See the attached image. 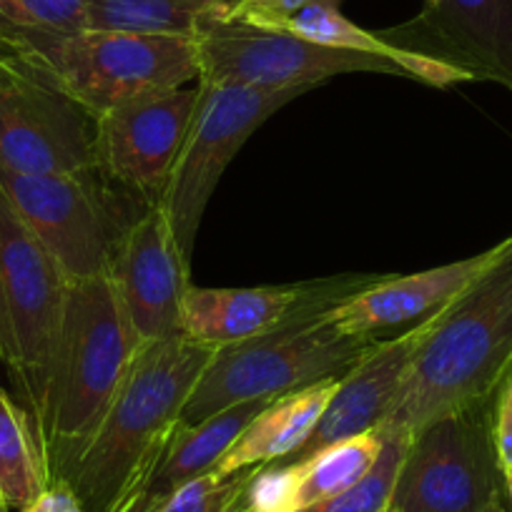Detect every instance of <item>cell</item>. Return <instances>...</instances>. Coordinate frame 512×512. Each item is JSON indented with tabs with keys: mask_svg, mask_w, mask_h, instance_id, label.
Segmentation results:
<instances>
[{
	"mask_svg": "<svg viewBox=\"0 0 512 512\" xmlns=\"http://www.w3.org/2000/svg\"><path fill=\"white\" fill-rule=\"evenodd\" d=\"M492 432H495V447L505 470L512 467V364L505 379L500 382L492 402Z\"/></svg>",
	"mask_w": 512,
	"mask_h": 512,
	"instance_id": "cell-28",
	"label": "cell"
},
{
	"mask_svg": "<svg viewBox=\"0 0 512 512\" xmlns=\"http://www.w3.org/2000/svg\"><path fill=\"white\" fill-rule=\"evenodd\" d=\"M86 0H0V28L16 33H76Z\"/></svg>",
	"mask_w": 512,
	"mask_h": 512,
	"instance_id": "cell-26",
	"label": "cell"
},
{
	"mask_svg": "<svg viewBox=\"0 0 512 512\" xmlns=\"http://www.w3.org/2000/svg\"><path fill=\"white\" fill-rule=\"evenodd\" d=\"M98 118L23 41L0 31V169L66 176L98 169Z\"/></svg>",
	"mask_w": 512,
	"mask_h": 512,
	"instance_id": "cell-7",
	"label": "cell"
},
{
	"mask_svg": "<svg viewBox=\"0 0 512 512\" xmlns=\"http://www.w3.org/2000/svg\"><path fill=\"white\" fill-rule=\"evenodd\" d=\"M492 402L495 397L412 432L390 512H507Z\"/></svg>",
	"mask_w": 512,
	"mask_h": 512,
	"instance_id": "cell-9",
	"label": "cell"
},
{
	"mask_svg": "<svg viewBox=\"0 0 512 512\" xmlns=\"http://www.w3.org/2000/svg\"><path fill=\"white\" fill-rule=\"evenodd\" d=\"M337 384L339 379H324V382L287 392L269 402L226 450V455L216 465V472L231 475L249 467L282 465L289 457L297 455L317 427L319 417L327 410L329 400L337 392Z\"/></svg>",
	"mask_w": 512,
	"mask_h": 512,
	"instance_id": "cell-20",
	"label": "cell"
},
{
	"mask_svg": "<svg viewBox=\"0 0 512 512\" xmlns=\"http://www.w3.org/2000/svg\"><path fill=\"white\" fill-rule=\"evenodd\" d=\"M382 452V435L364 432L287 465L256 472L246 492L249 512H302L362 480Z\"/></svg>",
	"mask_w": 512,
	"mask_h": 512,
	"instance_id": "cell-18",
	"label": "cell"
},
{
	"mask_svg": "<svg viewBox=\"0 0 512 512\" xmlns=\"http://www.w3.org/2000/svg\"><path fill=\"white\" fill-rule=\"evenodd\" d=\"M384 41L512 91V0H430Z\"/></svg>",
	"mask_w": 512,
	"mask_h": 512,
	"instance_id": "cell-14",
	"label": "cell"
},
{
	"mask_svg": "<svg viewBox=\"0 0 512 512\" xmlns=\"http://www.w3.org/2000/svg\"><path fill=\"white\" fill-rule=\"evenodd\" d=\"M199 81L231 86L274 88L309 93L324 81L347 73L402 76L400 66L367 53L319 46L282 28L251 26L244 21H209L194 36ZM405 78V76H402Z\"/></svg>",
	"mask_w": 512,
	"mask_h": 512,
	"instance_id": "cell-11",
	"label": "cell"
},
{
	"mask_svg": "<svg viewBox=\"0 0 512 512\" xmlns=\"http://www.w3.org/2000/svg\"><path fill=\"white\" fill-rule=\"evenodd\" d=\"M111 279L141 342H159L184 334L191 262L176 244L161 204L151 206L128 231L113 262Z\"/></svg>",
	"mask_w": 512,
	"mask_h": 512,
	"instance_id": "cell-15",
	"label": "cell"
},
{
	"mask_svg": "<svg viewBox=\"0 0 512 512\" xmlns=\"http://www.w3.org/2000/svg\"><path fill=\"white\" fill-rule=\"evenodd\" d=\"M427 319L417 322L400 337L377 339L367 349V354L339 379L337 392L329 400L324 415L319 417L309 440L287 462L304 460V457H312L314 452L324 450V447L377 430L387 420L407 367L412 362V354H415L417 344L427 329ZM287 462H282V465H287Z\"/></svg>",
	"mask_w": 512,
	"mask_h": 512,
	"instance_id": "cell-16",
	"label": "cell"
},
{
	"mask_svg": "<svg viewBox=\"0 0 512 512\" xmlns=\"http://www.w3.org/2000/svg\"><path fill=\"white\" fill-rule=\"evenodd\" d=\"M216 347L186 334L146 342L66 485L83 512H121L166 445Z\"/></svg>",
	"mask_w": 512,
	"mask_h": 512,
	"instance_id": "cell-2",
	"label": "cell"
},
{
	"mask_svg": "<svg viewBox=\"0 0 512 512\" xmlns=\"http://www.w3.org/2000/svg\"><path fill=\"white\" fill-rule=\"evenodd\" d=\"M236 0H86V28L93 31L166 33L194 38L209 21L229 18Z\"/></svg>",
	"mask_w": 512,
	"mask_h": 512,
	"instance_id": "cell-22",
	"label": "cell"
},
{
	"mask_svg": "<svg viewBox=\"0 0 512 512\" xmlns=\"http://www.w3.org/2000/svg\"><path fill=\"white\" fill-rule=\"evenodd\" d=\"M407 445L410 437L382 435V452L362 480L302 512H387Z\"/></svg>",
	"mask_w": 512,
	"mask_h": 512,
	"instance_id": "cell-24",
	"label": "cell"
},
{
	"mask_svg": "<svg viewBox=\"0 0 512 512\" xmlns=\"http://www.w3.org/2000/svg\"><path fill=\"white\" fill-rule=\"evenodd\" d=\"M512 364V234L480 277L427 329L379 435L412 437L420 427L492 400Z\"/></svg>",
	"mask_w": 512,
	"mask_h": 512,
	"instance_id": "cell-1",
	"label": "cell"
},
{
	"mask_svg": "<svg viewBox=\"0 0 512 512\" xmlns=\"http://www.w3.org/2000/svg\"><path fill=\"white\" fill-rule=\"evenodd\" d=\"M342 0H312L307 8L297 13L282 31L302 36L307 41L319 43V46L342 48V51L367 53V56L387 58L395 66H400L402 76L420 81L432 88H450L457 83L472 81L465 71L450 66V63L435 61V58L420 56V53H410L405 48L392 46L390 41H384L379 33L359 28L357 23L349 21L339 8Z\"/></svg>",
	"mask_w": 512,
	"mask_h": 512,
	"instance_id": "cell-21",
	"label": "cell"
},
{
	"mask_svg": "<svg viewBox=\"0 0 512 512\" xmlns=\"http://www.w3.org/2000/svg\"><path fill=\"white\" fill-rule=\"evenodd\" d=\"M259 470L262 467H249V470L231 472V475L211 470L199 480L181 487L154 512H241L246 505L251 480Z\"/></svg>",
	"mask_w": 512,
	"mask_h": 512,
	"instance_id": "cell-25",
	"label": "cell"
},
{
	"mask_svg": "<svg viewBox=\"0 0 512 512\" xmlns=\"http://www.w3.org/2000/svg\"><path fill=\"white\" fill-rule=\"evenodd\" d=\"M6 31V28H0ZM63 88L93 116L199 81L194 38L166 33H16Z\"/></svg>",
	"mask_w": 512,
	"mask_h": 512,
	"instance_id": "cell-6",
	"label": "cell"
},
{
	"mask_svg": "<svg viewBox=\"0 0 512 512\" xmlns=\"http://www.w3.org/2000/svg\"><path fill=\"white\" fill-rule=\"evenodd\" d=\"M384 274H342L269 287H196L184 302V334L221 349L274 332L302 319L322 317L379 282Z\"/></svg>",
	"mask_w": 512,
	"mask_h": 512,
	"instance_id": "cell-13",
	"label": "cell"
},
{
	"mask_svg": "<svg viewBox=\"0 0 512 512\" xmlns=\"http://www.w3.org/2000/svg\"><path fill=\"white\" fill-rule=\"evenodd\" d=\"M312 0H236L231 21H244L262 28H284Z\"/></svg>",
	"mask_w": 512,
	"mask_h": 512,
	"instance_id": "cell-27",
	"label": "cell"
},
{
	"mask_svg": "<svg viewBox=\"0 0 512 512\" xmlns=\"http://www.w3.org/2000/svg\"><path fill=\"white\" fill-rule=\"evenodd\" d=\"M241 512H249V507H246V505H244V510H241Z\"/></svg>",
	"mask_w": 512,
	"mask_h": 512,
	"instance_id": "cell-31",
	"label": "cell"
},
{
	"mask_svg": "<svg viewBox=\"0 0 512 512\" xmlns=\"http://www.w3.org/2000/svg\"><path fill=\"white\" fill-rule=\"evenodd\" d=\"M141 347L111 277L68 284L46 400L36 420L51 485L86 450Z\"/></svg>",
	"mask_w": 512,
	"mask_h": 512,
	"instance_id": "cell-3",
	"label": "cell"
},
{
	"mask_svg": "<svg viewBox=\"0 0 512 512\" xmlns=\"http://www.w3.org/2000/svg\"><path fill=\"white\" fill-rule=\"evenodd\" d=\"M495 254L497 244L480 254L427 272L405 274V277L384 274L372 287L324 314V319L339 332L364 334V337H374L400 324L422 322L445 309L457 294L465 292L480 277L482 269L495 259Z\"/></svg>",
	"mask_w": 512,
	"mask_h": 512,
	"instance_id": "cell-17",
	"label": "cell"
},
{
	"mask_svg": "<svg viewBox=\"0 0 512 512\" xmlns=\"http://www.w3.org/2000/svg\"><path fill=\"white\" fill-rule=\"evenodd\" d=\"M199 103V83L123 103L98 116V169L146 206L169 189Z\"/></svg>",
	"mask_w": 512,
	"mask_h": 512,
	"instance_id": "cell-12",
	"label": "cell"
},
{
	"mask_svg": "<svg viewBox=\"0 0 512 512\" xmlns=\"http://www.w3.org/2000/svg\"><path fill=\"white\" fill-rule=\"evenodd\" d=\"M269 402L272 400L241 402V405L226 407V410L194 422V425L179 420L166 445L161 447L151 470L136 485L121 512H154L161 502L176 495L181 487L199 480L206 472L216 470V465L226 455V450L234 445L236 437Z\"/></svg>",
	"mask_w": 512,
	"mask_h": 512,
	"instance_id": "cell-19",
	"label": "cell"
},
{
	"mask_svg": "<svg viewBox=\"0 0 512 512\" xmlns=\"http://www.w3.org/2000/svg\"><path fill=\"white\" fill-rule=\"evenodd\" d=\"M374 342L377 337L339 332L322 314L216 349L181 420L194 425L241 402L277 400L324 379H342Z\"/></svg>",
	"mask_w": 512,
	"mask_h": 512,
	"instance_id": "cell-5",
	"label": "cell"
},
{
	"mask_svg": "<svg viewBox=\"0 0 512 512\" xmlns=\"http://www.w3.org/2000/svg\"><path fill=\"white\" fill-rule=\"evenodd\" d=\"M48 485L51 477L36 422L21 402L0 387V500L23 512Z\"/></svg>",
	"mask_w": 512,
	"mask_h": 512,
	"instance_id": "cell-23",
	"label": "cell"
},
{
	"mask_svg": "<svg viewBox=\"0 0 512 512\" xmlns=\"http://www.w3.org/2000/svg\"><path fill=\"white\" fill-rule=\"evenodd\" d=\"M505 485H507V497H510L512 502V467L510 470H505Z\"/></svg>",
	"mask_w": 512,
	"mask_h": 512,
	"instance_id": "cell-29",
	"label": "cell"
},
{
	"mask_svg": "<svg viewBox=\"0 0 512 512\" xmlns=\"http://www.w3.org/2000/svg\"><path fill=\"white\" fill-rule=\"evenodd\" d=\"M66 292L61 267L0 189V359L33 422L46 400Z\"/></svg>",
	"mask_w": 512,
	"mask_h": 512,
	"instance_id": "cell-8",
	"label": "cell"
},
{
	"mask_svg": "<svg viewBox=\"0 0 512 512\" xmlns=\"http://www.w3.org/2000/svg\"><path fill=\"white\" fill-rule=\"evenodd\" d=\"M425 3H430V0H425Z\"/></svg>",
	"mask_w": 512,
	"mask_h": 512,
	"instance_id": "cell-32",
	"label": "cell"
},
{
	"mask_svg": "<svg viewBox=\"0 0 512 512\" xmlns=\"http://www.w3.org/2000/svg\"><path fill=\"white\" fill-rule=\"evenodd\" d=\"M0 512H11V507H8L3 500H0Z\"/></svg>",
	"mask_w": 512,
	"mask_h": 512,
	"instance_id": "cell-30",
	"label": "cell"
},
{
	"mask_svg": "<svg viewBox=\"0 0 512 512\" xmlns=\"http://www.w3.org/2000/svg\"><path fill=\"white\" fill-rule=\"evenodd\" d=\"M387 512H390V510H387Z\"/></svg>",
	"mask_w": 512,
	"mask_h": 512,
	"instance_id": "cell-33",
	"label": "cell"
},
{
	"mask_svg": "<svg viewBox=\"0 0 512 512\" xmlns=\"http://www.w3.org/2000/svg\"><path fill=\"white\" fill-rule=\"evenodd\" d=\"M0 189L68 284L111 277L128 231L151 209L101 169L26 176L0 169Z\"/></svg>",
	"mask_w": 512,
	"mask_h": 512,
	"instance_id": "cell-4",
	"label": "cell"
},
{
	"mask_svg": "<svg viewBox=\"0 0 512 512\" xmlns=\"http://www.w3.org/2000/svg\"><path fill=\"white\" fill-rule=\"evenodd\" d=\"M199 83V103L189 136L181 149L169 189L161 199L176 244L191 262L201 221L209 201L241 146L269 116L282 111L304 91L231 86V83Z\"/></svg>",
	"mask_w": 512,
	"mask_h": 512,
	"instance_id": "cell-10",
	"label": "cell"
}]
</instances>
